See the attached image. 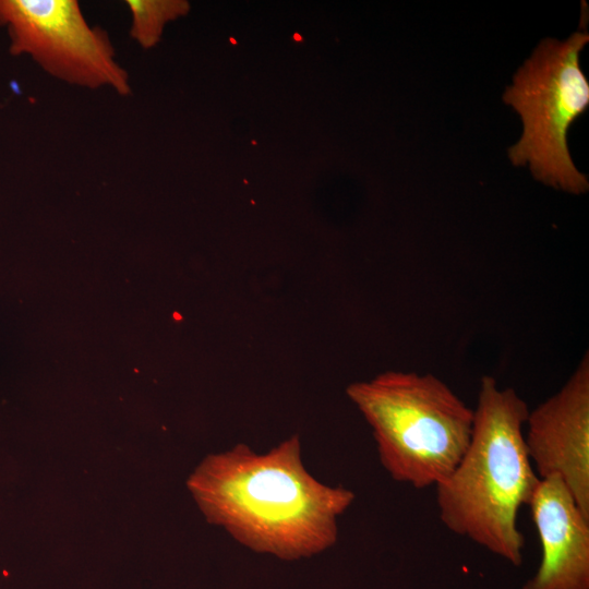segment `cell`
Listing matches in <instances>:
<instances>
[{
    "instance_id": "cell-1",
    "label": "cell",
    "mask_w": 589,
    "mask_h": 589,
    "mask_svg": "<svg viewBox=\"0 0 589 589\" xmlns=\"http://www.w3.org/2000/svg\"><path fill=\"white\" fill-rule=\"evenodd\" d=\"M188 488L209 524L250 550L283 560L333 546L338 517L356 498L351 490L324 484L306 470L298 435L266 453L240 443L211 454Z\"/></svg>"
},
{
    "instance_id": "cell-2",
    "label": "cell",
    "mask_w": 589,
    "mask_h": 589,
    "mask_svg": "<svg viewBox=\"0 0 589 589\" xmlns=\"http://www.w3.org/2000/svg\"><path fill=\"white\" fill-rule=\"evenodd\" d=\"M527 402L510 387L481 378L469 445L435 488L440 518L514 566L522 563L525 537L517 526L540 481L527 453Z\"/></svg>"
},
{
    "instance_id": "cell-3",
    "label": "cell",
    "mask_w": 589,
    "mask_h": 589,
    "mask_svg": "<svg viewBox=\"0 0 589 589\" xmlns=\"http://www.w3.org/2000/svg\"><path fill=\"white\" fill-rule=\"evenodd\" d=\"M346 393L372 429L382 466L397 482L436 486L469 445L473 409L433 374L387 371L350 384Z\"/></svg>"
},
{
    "instance_id": "cell-4",
    "label": "cell",
    "mask_w": 589,
    "mask_h": 589,
    "mask_svg": "<svg viewBox=\"0 0 589 589\" xmlns=\"http://www.w3.org/2000/svg\"><path fill=\"white\" fill-rule=\"evenodd\" d=\"M588 41L586 32H576L564 41L542 40L503 96L524 124L520 140L508 151L512 163L529 164L537 180L574 194L589 188L567 147L570 124L589 105V83L579 63Z\"/></svg>"
},
{
    "instance_id": "cell-5",
    "label": "cell",
    "mask_w": 589,
    "mask_h": 589,
    "mask_svg": "<svg viewBox=\"0 0 589 589\" xmlns=\"http://www.w3.org/2000/svg\"><path fill=\"white\" fill-rule=\"evenodd\" d=\"M0 26L12 56H28L48 74L86 88L131 93L106 31L88 24L75 0H0Z\"/></svg>"
},
{
    "instance_id": "cell-6",
    "label": "cell",
    "mask_w": 589,
    "mask_h": 589,
    "mask_svg": "<svg viewBox=\"0 0 589 589\" xmlns=\"http://www.w3.org/2000/svg\"><path fill=\"white\" fill-rule=\"evenodd\" d=\"M525 444L540 479L557 476L589 517V356L564 386L528 412Z\"/></svg>"
},
{
    "instance_id": "cell-7",
    "label": "cell",
    "mask_w": 589,
    "mask_h": 589,
    "mask_svg": "<svg viewBox=\"0 0 589 589\" xmlns=\"http://www.w3.org/2000/svg\"><path fill=\"white\" fill-rule=\"evenodd\" d=\"M541 561L521 589H589V517L557 476L540 479L528 504Z\"/></svg>"
},
{
    "instance_id": "cell-8",
    "label": "cell",
    "mask_w": 589,
    "mask_h": 589,
    "mask_svg": "<svg viewBox=\"0 0 589 589\" xmlns=\"http://www.w3.org/2000/svg\"><path fill=\"white\" fill-rule=\"evenodd\" d=\"M131 14L130 36L143 49L155 47L167 23L185 15L190 4L184 0H128Z\"/></svg>"
}]
</instances>
